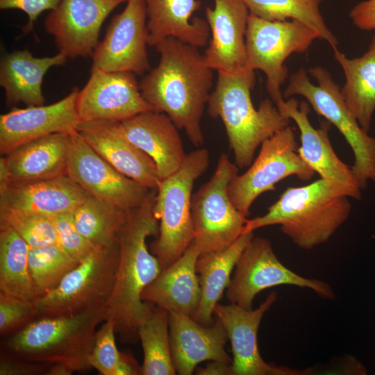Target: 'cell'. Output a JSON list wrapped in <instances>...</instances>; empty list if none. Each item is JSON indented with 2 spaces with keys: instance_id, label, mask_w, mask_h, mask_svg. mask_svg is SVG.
<instances>
[{
  "instance_id": "obj_39",
  "label": "cell",
  "mask_w": 375,
  "mask_h": 375,
  "mask_svg": "<svg viewBox=\"0 0 375 375\" xmlns=\"http://www.w3.org/2000/svg\"><path fill=\"white\" fill-rule=\"evenodd\" d=\"M50 218L58 245L74 260L81 262L95 249L76 228L73 212L60 213Z\"/></svg>"
},
{
  "instance_id": "obj_11",
  "label": "cell",
  "mask_w": 375,
  "mask_h": 375,
  "mask_svg": "<svg viewBox=\"0 0 375 375\" xmlns=\"http://www.w3.org/2000/svg\"><path fill=\"white\" fill-rule=\"evenodd\" d=\"M294 129L290 125L276 132L260 145L258 155L242 175L229 184L228 193L236 209L245 217L254 201L275 189L283 179L295 176L308 181L315 172L303 160Z\"/></svg>"
},
{
  "instance_id": "obj_21",
  "label": "cell",
  "mask_w": 375,
  "mask_h": 375,
  "mask_svg": "<svg viewBox=\"0 0 375 375\" xmlns=\"http://www.w3.org/2000/svg\"><path fill=\"white\" fill-rule=\"evenodd\" d=\"M169 341L176 374L190 375L203 361L231 364L224 347L228 339L226 330L217 318L211 326H203L191 316L170 312Z\"/></svg>"
},
{
  "instance_id": "obj_35",
  "label": "cell",
  "mask_w": 375,
  "mask_h": 375,
  "mask_svg": "<svg viewBox=\"0 0 375 375\" xmlns=\"http://www.w3.org/2000/svg\"><path fill=\"white\" fill-rule=\"evenodd\" d=\"M78 264L58 244L30 248L29 270L39 297L57 287Z\"/></svg>"
},
{
  "instance_id": "obj_34",
  "label": "cell",
  "mask_w": 375,
  "mask_h": 375,
  "mask_svg": "<svg viewBox=\"0 0 375 375\" xmlns=\"http://www.w3.org/2000/svg\"><path fill=\"white\" fill-rule=\"evenodd\" d=\"M169 312L155 306L151 315L138 327L144 362L142 375H174L169 341Z\"/></svg>"
},
{
  "instance_id": "obj_33",
  "label": "cell",
  "mask_w": 375,
  "mask_h": 375,
  "mask_svg": "<svg viewBox=\"0 0 375 375\" xmlns=\"http://www.w3.org/2000/svg\"><path fill=\"white\" fill-rule=\"evenodd\" d=\"M250 14L269 21L295 19L315 29L333 50L338 40L326 26L319 6L323 0H242Z\"/></svg>"
},
{
  "instance_id": "obj_14",
  "label": "cell",
  "mask_w": 375,
  "mask_h": 375,
  "mask_svg": "<svg viewBox=\"0 0 375 375\" xmlns=\"http://www.w3.org/2000/svg\"><path fill=\"white\" fill-rule=\"evenodd\" d=\"M147 17L144 0H128L115 15L92 55V66L107 72H131L138 76L150 70L147 50Z\"/></svg>"
},
{
  "instance_id": "obj_8",
  "label": "cell",
  "mask_w": 375,
  "mask_h": 375,
  "mask_svg": "<svg viewBox=\"0 0 375 375\" xmlns=\"http://www.w3.org/2000/svg\"><path fill=\"white\" fill-rule=\"evenodd\" d=\"M119 261L118 242L95 248L54 289L33 301L41 317L74 316L106 306Z\"/></svg>"
},
{
  "instance_id": "obj_28",
  "label": "cell",
  "mask_w": 375,
  "mask_h": 375,
  "mask_svg": "<svg viewBox=\"0 0 375 375\" xmlns=\"http://www.w3.org/2000/svg\"><path fill=\"white\" fill-rule=\"evenodd\" d=\"M67 59L60 52L51 57L37 58L26 49L5 54L0 62V85L5 91L7 103L44 105V75L52 67L64 65Z\"/></svg>"
},
{
  "instance_id": "obj_13",
  "label": "cell",
  "mask_w": 375,
  "mask_h": 375,
  "mask_svg": "<svg viewBox=\"0 0 375 375\" xmlns=\"http://www.w3.org/2000/svg\"><path fill=\"white\" fill-rule=\"evenodd\" d=\"M67 175L90 195L124 210L140 206L151 190L116 169L78 131L72 134Z\"/></svg>"
},
{
  "instance_id": "obj_27",
  "label": "cell",
  "mask_w": 375,
  "mask_h": 375,
  "mask_svg": "<svg viewBox=\"0 0 375 375\" xmlns=\"http://www.w3.org/2000/svg\"><path fill=\"white\" fill-rule=\"evenodd\" d=\"M148 44L156 47L168 38L198 48L207 44L210 35L206 21L193 17L201 7L199 0H144Z\"/></svg>"
},
{
  "instance_id": "obj_9",
  "label": "cell",
  "mask_w": 375,
  "mask_h": 375,
  "mask_svg": "<svg viewBox=\"0 0 375 375\" xmlns=\"http://www.w3.org/2000/svg\"><path fill=\"white\" fill-rule=\"evenodd\" d=\"M239 167L222 153L211 178L192 196L194 242L201 254L222 251L243 232L247 218L231 202L228 188Z\"/></svg>"
},
{
  "instance_id": "obj_30",
  "label": "cell",
  "mask_w": 375,
  "mask_h": 375,
  "mask_svg": "<svg viewBox=\"0 0 375 375\" xmlns=\"http://www.w3.org/2000/svg\"><path fill=\"white\" fill-rule=\"evenodd\" d=\"M333 56L345 77L341 88L343 99L360 126L368 132L375 111V34L361 56L349 58L338 49L333 50Z\"/></svg>"
},
{
  "instance_id": "obj_19",
  "label": "cell",
  "mask_w": 375,
  "mask_h": 375,
  "mask_svg": "<svg viewBox=\"0 0 375 375\" xmlns=\"http://www.w3.org/2000/svg\"><path fill=\"white\" fill-rule=\"evenodd\" d=\"M74 87L60 101L24 108L14 107L0 115V153L6 156L15 148L34 140L57 133H74L81 123Z\"/></svg>"
},
{
  "instance_id": "obj_17",
  "label": "cell",
  "mask_w": 375,
  "mask_h": 375,
  "mask_svg": "<svg viewBox=\"0 0 375 375\" xmlns=\"http://www.w3.org/2000/svg\"><path fill=\"white\" fill-rule=\"evenodd\" d=\"M127 0H61L44 21L60 53L68 58L92 56L107 17Z\"/></svg>"
},
{
  "instance_id": "obj_31",
  "label": "cell",
  "mask_w": 375,
  "mask_h": 375,
  "mask_svg": "<svg viewBox=\"0 0 375 375\" xmlns=\"http://www.w3.org/2000/svg\"><path fill=\"white\" fill-rule=\"evenodd\" d=\"M29 249L14 229L0 224V292L33 301L39 295L29 270Z\"/></svg>"
},
{
  "instance_id": "obj_40",
  "label": "cell",
  "mask_w": 375,
  "mask_h": 375,
  "mask_svg": "<svg viewBox=\"0 0 375 375\" xmlns=\"http://www.w3.org/2000/svg\"><path fill=\"white\" fill-rule=\"evenodd\" d=\"M0 375H47L51 365L18 356L1 348Z\"/></svg>"
},
{
  "instance_id": "obj_12",
  "label": "cell",
  "mask_w": 375,
  "mask_h": 375,
  "mask_svg": "<svg viewBox=\"0 0 375 375\" xmlns=\"http://www.w3.org/2000/svg\"><path fill=\"white\" fill-rule=\"evenodd\" d=\"M282 285L308 288L325 300L335 299L327 283L305 278L290 270L278 259L268 239L254 236L236 263L226 297L231 303L251 310L258 293Z\"/></svg>"
},
{
  "instance_id": "obj_41",
  "label": "cell",
  "mask_w": 375,
  "mask_h": 375,
  "mask_svg": "<svg viewBox=\"0 0 375 375\" xmlns=\"http://www.w3.org/2000/svg\"><path fill=\"white\" fill-rule=\"evenodd\" d=\"M61 0H0L1 10L18 9L25 12L28 18L23 28L24 34L33 30V25L39 15L46 10L55 9Z\"/></svg>"
},
{
  "instance_id": "obj_32",
  "label": "cell",
  "mask_w": 375,
  "mask_h": 375,
  "mask_svg": "<svg viewBox=\"0 0 375 375\" xmlns=\"http://www.w3.org/2000/svg\"><path fill=\"white\" fill-rule=\"evenodd\" d=\"M128 211L90 194L73 216L79 232L94 248H102L118 242Z\"/></svg>"
},
{
  "instance_id": "obj_36",
  "label": "cell",
  "mask_w": 375,
  "mask_h": 375,
  "mask_svg": "<svg viewBox=\"0 0 375 375\" xmlns=\"http://www.w3.org/2000/svg\"><path fill=\"white\" fill-rule=\"evenodd\" d=\"M115 326L104 321L97 331L94 345L89 356V365L102 375L141 374L142 367L130 355L121 353L115 343Z\"/></svg>"
},
{
  "instance_id": "obj_22",
  "label": "cell",
  "mask_w": 375,
  "mask_h": 375,
  "mask_svg": "<svg viewBox=\"0 0 375 375\" xmlns=\"http://www.w3.org/2000/svg\"><path fill=\"white\" fill-rule=\"evenodd\" d=\"M78 132L119 172L149 189H157L160 180L155 162L124 135L119 122H81Z\"/></svg>"
},
{
  "instance_id": "obj_42",
  "label": "cell",
  "mask_w": 375,
  "mask_h": 375,
  "mask_svg": "<svg viewBox=\"0 0 375 375\" xmlns=\"http://www.w3.org/2000/svg\"><path fill=\"white\" fill-rule=\"evenodd\" d=\"M353 25L361 31H375V0H365L355 5L349 12Z\"/></svg>"
},
{
  "instance_id": "obj_25",
  "label": "cell",
  "mask_w": 375,
  "mask_h": 375,
  "mask_svg": "<svg viewBox=\"0 0 375 375\" xmlns=\"http://www.w3.org/2000/svg\"><path fill=\"white\" fill-rule=\"evenodd\" d=\"M88 194L67 175L0 187V207L46 217L74 212Z\"/></svg>"
},
{
  "instance_id": "obj_29",
  "label": "cell",
  "mask_w": 375,
  "mask_h": 375,
  "mask_svg": "<svg viewBox=\"0 0 375 375\" xmlns=\"http://www.w3.org/2000/svg\"><path fill=\"white\" fill-rule=\"evenodd\" d=\"M253 236V232L243 233L226 249L199 256L197 272L201 296L192 317L199 324L206 326L213 324L214 308L231 283V273L241 253Z\"/></svg>"
},
{
  "instance_id": "obj_15",
  "label": "cell",
  "mask_w": 375,
  "mask_h": 375,
  "mask_svg": "<svg viewBox=\"0 0 375 375\" xmlns=\"http://www.w3.org/2000/svg\"><path fill=\"white\" fill-rule=\"evenodd\" d=\"M135 76L131 72H107L92 67L90 76L77 97L81 122H122L153 110L142 97Z\"/></svg>"
},
{
  "instance_id": "obj_23",
  "label": "cell",
  "mask_w": 375,
  "mask_h": 375,
  "mask_svg": "<svg viewBox=\"0 0 375 375\" xmlns=\"http://www.w3.org/2000/svg\"><path fill=\"white\" fill-rule=\"evenodd\" d=\"M72 134H51L24 144L1 158L0 187L11 182L67 175Z\"/></svg>"
},
{
  "instance_id": "obj_1",
  "label": "cell",
  "mask_w": 375,
  "mask_h": 375,
  "mask_svg": "<svg viewBox=\"0 0 375 375\" xmlns=\"http://www.w3.org/2000/svg\"><path fill=\"white\" fill-rule=\"evenodd\" d=\"M155 47L160 60L139 82L142 95L200 147L204 142L201 120L212 92L213 69L198 47L176 38H166Z\"/></svg>"
},
{
  "instance_id": "obj_24",
  "label": "cell",
  "mask_w": 375,
  "mask_h": 375,
  "mask_svg": "<svg viewBox=\"0 0 375 375\" xmlns=\"http://www.w3.org/2000/svg\"><path fill=\"white\" fill-rule=\"evenodd\" d=\"M124 135L155 162L160 180L176 172L185 153L178 127L165 113L148 110L119 122Z\"/></svg>"
},
{
  "instance_id": "obj_45",
  "label": "cell",
  "mask_w": 375,
  "mask_h": 375,
  "mask_svg": "<svg viewBox=\"0 0 375 375\" xmlns=\"http://www.w3.org/2000/svg\"><path fill=\"white\" fill-rule=\"evenodd\" d=\"M127 1H128V0H127Z\"/></svg>"
},
{
  "instance_id": "obj_43",
  "label": "cell",
  "mask_w": 375,
  "mask_h": 375,
  "mask_svg": "<svg viewBox=\"0 0 375 375\" xmlns=\"http://www.w3.org/2000/svg\"><path fill=\"white\" fill-rule=\"evenodd\" d=\"M199 375H233L230 364L219 361H210L205 367L196 368Z\"/></svg>"
},
{
  "instance_id": "obj_6",
  "label": "cell",
  "mask_w": 375,
  "mask_h": 375,
  "mask_svg": "<svg viewBox=\"0 0 375 375\" xmlns=\"http://www.w3.org/2000/svg\"><path fill=\"white\" fill-rule=\"evenodd\" d=\"M286 99L304 97L313 110L333 124L350 146L354 156L351 167L361 190L375 183V138L362 129L348 108L341 88L328 69L315 66L292 74L283 94Z\"/></svg>"
},
{
  "instance_id": "obj_4",
  "label": "cell",
  "mask_w": 375,
  "mask_h": 375,
  "mask_svg": "<svg viewBox=\"0 0 375 375\" xmlns=\"http://www.w3.org/2000/svg\"><path fill=\"white\" fill-rule=\"evenodd\" d=\"M217 72L207 103L208 113L222 119L235 164L242 169L251 165L261 144L288 126L290 119L271 99L262 100L258 108L253 106L251 92L256 82L254 70L247 67L235 73Z\"/></svg>"
},
{
  "instance_id": "obj_26",
  "label": "cell",
  "mask_w": 375,
  "mask_h": 375,
  "mask_svg": "<svg viewBox=\"0 0 375 375\" xmlns=\"http://www.w3.org/2000/svg\"><path fill=\"white\" fill-rule=\"evenodd\" d=\"M200 249L192 241L183 254L163 269L143 290L142 299L170 312L189 316L197 310L201 288L197 272Z\"/></svg>"
},
{
  "instance_id": "obj_2",
  "label": "cell",
  "mask_w": 375,
  "mask_h": 375,
  "mask_svg": "<svg viewBox=\"0 0 375 375\" xmlns=\"http://www.w3.org/2000/svg\"><path fill=\"white\" fill-rule=\"evenodd\" d=\"M156 196V189H151L140 206L128 211L118 236V266L104 321L115 324V332L123 343H135L139 340L138 327L155 308L142 299V293L162 270L146 242L149 236L158 235Z\"/></svg>"
},
{
  "instance_id": "obj_18",
  "label": "cell",
  "mask_w": 375,
  "mask_h": 375,
  "mask_svg": "<svg viewBox=\"0 0 375 375\" xmlns=\"http://www.w3.org/2000/svg\"><path fill=\"white\" fill-rule=\"evenodd\" d=\"M276 299L277 293L272 292L254 310H247L235 303L215 306L214 314L224 326L231 342L233 375L306 374V371L267 363L260 353L257 341L259 326Z\"/></svg>"
},
{
  "instance_id": "obj_7",
  "label": "cell",
  "mask_w": 375,
  "mask_h": 375,
  "mask_svg": "<svg viewBox=\"0 0 375 375\" xmlns=\"http://www.w3.org/2000/svg\"><path fill=\"white\" fill-rule=\"evenodd\" d=\"M210 154L199 149L188 154L181 167L160 181L154 210L159 221L158 235L150 251L165 269L176 262L194 240L191 201L194 181L208 167Z\"/></svg>"
},
{
  "instance_id": "obj_20",
  "label": "cell",
  "mask_w": 375,
  "mask_h": 375,
  "mask_svg": "<svg viewBox=\"0 0 375 375\" xmlns=\"http://www.w3.org/2000/svg\"><path fill=\"white\" fill-rule=\"evenodd\" d=\"M250 12L242 0H214L206 7L210 39L203 54L213 70L235 73L246 69V32Z\"/></svg>"
},
{
  "instance_id": "obj_3",
  "label": "cell",
  "mask_w": 375,
  "mask_h": 375,
  "mask_svg": "<svg viewBox=\"0 0 375 375\" xmlns=\"http://www.w3.org/2000/svg\"><path fill=\"white\" fill-rule=\"evenodd\" d=\"M349 197L328 181L289 187L265 214L247 219L243 233L279 225L283 234L299 248L310 250L329 240L351 212Z\"/></svg>"
},
{
  "instance_id": "obj_16",
  "label": "cell",
  "mask_w": 375,
  "mask_h": 375,
  "mask_svg": "<svg viewBox=\"0 0 375 375\" xmlns=\"http://www.w3.org/2000/svg\"><path fill=\"white\" fill-rule=\"evenodd\" d=\"M280 112L292 119L300 133L298 151L303 160L321 178L328 181L342 193L356 200L362 198L360 188L351 167L342 162L335 152L328 136L331 124L328 121L315 128L310 123L309 103H300L295 98L283 100L276 105Z\"/></svg>"
},
{
  "instance_id": "obj_5",
  "label": "cell",
  "mask_w": 375,
  "mask_h": 375,
  "mask_svg": "<svg viewBox=\"0 0 375 375\" xmlns=\"http://www.w3.org/2000/svg\"><path fill=\"white\" fill-rule=\"evenodd\" d=\"M106 308L71 317L38 318L6 337L1 349L31 360L63 365L74 372H85L91 368L89 356Z\"/></svg>"
},
{
  "instance_id": "obj_37",
  "label": "cell",
  "mask_w": 375,
  "mask_h": 375,
  "mask_svg": "<svg viewBox=\"0 0 375 375\" xmlns=\"http://www.w3.org/2000/svg\"><path fill=\"white\" fill-rule=\"evenodd\" d=\"M0 224L14 229L30 248L58 244L56 229L49 217L0 207Z\"/></svg>"
},
{
  "instance_id": "obj_44",
  "label": "cell",
  "mask_w": 375,
  "mask_h": 375,
  "mask_svg": "<svg viewBox=\"0 0 375 375\" xmlns=\"http://www.w3.org/2000/svg\"><path fill=\"white\" fill-rule=\"evenodd\" d=\"M74 372L65 365L60 364L51 365L47 375H71Z\"/></svg>"
},
{
  "instance_id": "obj_38",
  "label": "cell",
  "mask_w": 375,
  "mask_h": 375,
  "mask_svg": "<svg viewBox=\"0 0 375 375\" xmlns=\"http://www.w3.org/2000/svg\"><path fill=\"white\" fill-rule=\"evenodd\" d=\"M38 319L33 301L0 292V335L8 337Z\"/></svg>"
},
{
  "instance_id": "obj_10",
  "label": "cell",
  "mask_w": 375,
  "mask_h": 375,
  "mask_svg": "<svg viewBox=\"0 0 375 375\" xmlns=\"http://www.w3.org/2000/svg\"><path fill=\"white\" fill-rule=\"evenodd\" d=\"M317 38L315 29L298 20L269 21L250 14L245 37L247 67L265 74L266 88L276 105L284 100L281 87L289 74L285 60L305 53Z\"/></svg>"
}]
</instances>
